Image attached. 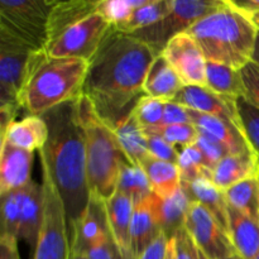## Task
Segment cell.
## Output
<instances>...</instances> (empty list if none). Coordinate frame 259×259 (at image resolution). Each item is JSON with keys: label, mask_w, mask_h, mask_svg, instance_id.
<instances>
[{"label": "cell", "mask_w": 259, "mask_h": 259, "mask_svg": "<svg viewBox=\"0 0 259 259\" xmlns=\"http://www.w3.org/2000/svg\"><path fill=\"white\" fill-rule=\"evenodd\" d=\"M224 4L225 0H172L171 10L163 19L131 35L148 45L159 56L169 40L189 32L199 20Z\"/></svg>", "instance_id": "7"}, {"label": "cell", "mask_w": 259, "mask_h": 259, "mask_svg": "<svg viewBox=\"0 0 259 259\" xmlns=\"http://www.w3.org/2000/svg\"><path fill=\"white\" fill-rule=\"evenodd\" d=\"M195 146L201 151L205 159V166L209 169L210 174H211L212 169L218 166V163H219L223 158H225V157L230 154V152L228 151V148L224 144H222L219 141L212 138L209 134L200 131Z\"/></svg>", "instance_id": "39"}, {"label": "cell", "mask_w": 259, "mask_h": 259, "mask_svg": "<svg viewBox=\"0 0 259 259\" xmlns=\"http://www.w3.org/2000/svg\"><path fill=\"white\" fill-rule=\"evenodd\" d=\"M186 33L199 45L207 62L242 70L253 61L257 28L247 15L230 7L228 0Z\"/></svg>", "instance_id": "4"}, {"label": "cell", "mask_w": 259, "mask_h": 259, "mask_svg": "<svg viewBox=\"0 0 259 259\" xmlns=\"http://www.w3.org/2000/svg\"><path fill=\"white\" fill-rule=\"evenodd\" d=\"M120 146L131 163L139 164L149 154L147 148V138L144 129L137 121L133 111L115 126Z\"/></svg>", "instance_id": "28"}, {"label": "cell", "mask_w": 259, "mask_h": 259, "mask_svg": "<svg viewBox=\"0 0 259 259\" xmlns=\"http://www.w3.org/2000/svg\"><path fill=\"white\" fill-rule=\"evenodd\" d=\"M147 138V148L151 156L156 158L162 159V161L171 162V163L177 164L179 162V148L172 146L171 143L162 138L158 134L151 133V132L144 131Z\"/></svg>", "instance_id": "40"}, {"label": "cell", "mask_w": 259, "mask_h": 259, "mask_svg": "<svg viewBox=\"0 0 259 259\" xmlns=\"http://www.w3.org/2000/svg\"><path fill=\"white\" fill-rule=\"evenodd\" d=\"M162 56L176 71L185 86L206 85L207 61L189 33H182L169 40Z\"/></svg>", "instance_id": "12"}, {"label": "cell", "mask_w": 259, "mask_h": 259, "mask_svg": "<svg viewBox=\"0 0 259 259\" xmlns=\"http://www.w3.org/2000/svg\"><path fill=\"white\" fill-rule=\"evenodd\" d=\"M166 101L144 95L139 99L133 109V115L143 129L156 128L162 125Z\"/></svg>", "instance_id": "37"}, {"label": "cell", "mask_w": 259, "mask_h": 259, "mask_svg": "<svg viewBox=\"0 0 259 259\" xmlns=\"http://www.w3.org/2000/svg\"><path fill=\"white\" fill-rule=\"evenodd\" d=\"M249 179H259V156L254 149L244 153L229 154L210 174L212 184L222 191Z\"/></svg>", "instance_id": "17"}, {"label": "cell", "mask_w": 259, "mask_h": 259, "mask_svg": "<svg viewBox=\"0 0 259 259\" xmlns=\"http://www.w3.org/2000/svg\"><path fill=\"white\" fill-rule=\"evenodd\" d=\"M89 259H114V240L110 234L100 238L86 250Z\"/></svg>", "instance_id": "44"}, {"label": "cell", "mask_w": 259, "mask_h": 259, "mask_svg": "<svg viewBox=\"0 0 259 259\" xmlns=\"http://www.w3.org/2000/svg\"><path fill=\"white\" fill-rule=\"evenodd\" d=\"M240 72L244 83V99L259 110V66L252 61Z\"/></svg>", "instance_id": "41"}, {"label": "cell", "mask_w": 259, "mask_h": 259, "mask_svg": "<svg viewBox=\"0 0 259 259\" xmlns=\"http://www.w3.org/2000/svg\"><path fill=\"white\" fill-rule=\"evenodd\" d=\"M156 195V194H154ZM192 202L181 189L167 199H161L156 195L157 214L162 233L168 240L174 239L175 235L185 228L187 212Z\"/></svg>", "instance_id": "27"}, {"label": "cell", "mask_w": 259, "mask_h": 259, "mask_svg": "<svg viewBox=\"0 0 259 259\" xmlns=\"http://www.w3.org/2000/svg\"><path fill=\"white\" fill-rule=\"evenodd\" d=\"M42 176L43 220L33 259H70V233L63 201L45 167Z\"/></svg>", "instance_id": "6"}, {"label": "cell", "mask_w": 259, "mask_h": 259, "mask_svg": "<svg viewBox=\"0 0 259 259\" xmlns=\"http://www.w3.org/2000/svg\"><path fill=\"white\" fill-rule=\"evenodd\" d=\"M105 210L114 244L123 252H133L131 235L134 212L133 200L124 192L116 190L113 196L105 200Z\"/></svg>", "instance_id": "20"}, {"label": "cell", "mask_w": 259, "mask_h": 259, "mask_svg": "<svg viewBox=\"0 0 259 259\" xmlns=\"http://www.w3.org/2000/svg\"><path fill=\"white\" fill-rule=\"evenodd\" d=\"M34 152L25 151L2 139L0 149V195L24 189L32 180Z\"/></svg>", "instance_id": "14"}, {"label": "cell", "mask_w": 259, "mask_h": 259, "mask_svg": "<svg viewBox=\"0 0 259 259\" xmlns=\"http://www.w3.org/2000/svg\"><path fill=\"white\" fill-rule=\"evenodd\" d=\"M139 167L148 177L152 192L161 199H167L181 189V174L177 164L148 154Z\"/></svg>", "instance_id": "26"}, {"label": "cell", "mask_w": 259, "mask_h": 259, "mask_svg": "<svg viewBox=\"0 0 259 259\" xmlns=\"http://www.w3.org/2000/svg\"><path fill=\"white\" fill-rule=\"evenodd\" d=\"M70 259H89L86 253L82 252H76V250H71V257Z\"/></svg>", "instance_id": "49"}, {"label": "cell", "mask_w": 259, "mask_h": 259, "mask_svg": "<svg viewBox=\"0 0 259 259\" xmlns=\"http://www.w3.org/2000/svg\"><path fill=\"white\" fill-rule=\"evenodd\" d=\"M189 111L190 116H191V123L200 132L209 134L212 138L224 144L230 154L253 151L252 146L248 142L247 137L240 126L223 120V119L215 118V116L191 110V109H189Z\"/></svg>", "instance_id": "19"}, {"label": "cell", "mask_w": 259, "mask_h": 259, "mask_svg": "<svg viewBox=\"0 0 259 259\" xmlns=\"http://www.w3.org/2000/svg\"><path fill=\"white\" fill-rule=\"evenodd\" d=\"M223 192L229 206L259 222V179L244 180Z\"/></svg>", "instance_id": "30"}, {"label": "cell", "mask_w": 259, "mask_h": 259, "mask_svg": "<svg viewBox=\"0 0 259 259\" xmlns=\"http://www.w3.org/2000/svg\"><path fill=\"white\" fill-rule=\"evenodd\" d=\"M176 71L162 55L157 56L144 81V94L163 101H172L184 88Z\"/></svg>", "instance_id": "25"}, {"label": "cell", "mask_w": 259, "mask_h": 259, "mask_svg": "<svg viewBox=\"0 0 259 259\" xmlns=\"http://www.w3.org/2000/svg\"><path fill=\"white\" fill-rule=\"evenodd\" d=\"M227 259H243V258L239 257V255H238V254H234V255H232V257H229V258H227Z\"/></svg>", "instance_id": "54"}, {"label": "cell", "mask_w": 259, "mask_h": 259, "mask_svg": "<svg viewBox=\"0 0 259 259\" xmlns=\"http://www.w3.org/2000/svg\"><path fill=\"white\" fill-rule=\"evenodd\" d=\"M199 259H209V258H207L206 255L201 252V250H199Z\"/></svg>", "instance_id": "53"}, {"label": "cell", "mask_w": 259, "mask_h": 259, "mask_svg": "<svg viewBox=\"0 0 259 259\" xmlns=\"http://www.w3.org/2000/svg\"><path fill=\"white\" fill-rule=\"evenodd\" d=\"M114 259H137L133 252H123L114 244Z\"/></svg>", "instance_id": "48"}, {"label": "cell", "mask_w": 259, "mask_h": 259, "mask_svg": "<svg viewBox=\"0 0 259 259\" xmlns=\"http://www.w3.org/2000/svg\"><path fill=\"white\" fill-rule=\"evenodd\" d=\"M70 232L71 250L82 253L100 238L110 234L105 201L91 195L88 209Z\"/></svg>", "instance_id": "15"}, {"label": "cell", "mask_w": 259, "mask_h": 259, "mask_svg": "<svg viewBox=\"0 0 259 259\" xmlns=\"http://www.w3.org/2000/svg\"><path fill=\"white\" fill-rule=\"evenodd\" d=\"M89 62L76 58H53L46 50L35 52L29 75L19 96V105L28 115L47 111L82 95Z\"/></svg>", "instance_id": "3"}, {"label": "cell", "mask_w": 259, "mask_h": 259, "mask_svg": "<svg viewBox=\"0 0 259 259\" xmlns=\"http://www.w3.org/2000/svg\"><path fill=\"white\" fill-rule=\"evenodd\" d=\"M177 166L181 174V182H190L201 177L210 179V171L205 166L204 156L195 144L179 148Z\"/></svg>", "instance_id": "33"}, {"label": "cell", "mask_w": 259, "mask_h": 259, "mask_svg": "<svg viewBox=\"0 0 259 259\" xmlns=\"http://www.w3.org/2000/svg\"><path fill=\"white\" fill-rule=\"evenodd\" d=\"M237 108L243 132L259 156V110L244 98L237 99Z\"/></svg>", "instance_id": "38"}, {"label": "cell", "mask_w": 259, "mask_h": 259, "mask_svg": "<svg viewBox=\"0 0 259 259\" xmlns=\"http://www.w3.org/2000/svg\"><path fill=\"white\" fill-rule=\"evenodd\" d=\"M42 118L48 126V141L39 151L40 164L60 192L70 232L86 211L91 196L78 99L47 111Z\"/></svg>", "instance_id": "2"}, {"label": "cell", "mask_w": 259, "mask_h": 259, "mask_svg": "<svg viewBox=\"0 0 259 259\" xmlns=\"http://www.w3.org/2000/svg\"><path fill=\"white\" fill-rule=\"evenodd\" d=\"M185 229L195 244L209 259H227L237 254L229 234L202 205L192 202L187 212Z\"/></svg>", "instance_id": "11"}, {"label": "cell", "mask_w": 259, "mask_h": 259, "mask_svg": "<svg viewBox=\"0 0 259 259\" xmlns=\"http://www.w3.org/2000/svg\"><path fill=\"white\" fill-rule=\"evenodd\" d=\"M167 124H192L189 109L175 101H166L162 125Z\"/></svg>", "instance_id": "43"}, {"label": "cell", "mask_w": 259, "mask_h": 259, "mask_svg": "<svg viewBox=\"0 0 259 259\" xmlns=\"http://www.w3.org/2000/svg\"><path fill=\"white\" fill-rule=\"evenodd\" d=\"M111 27L113 25L96 12L48 43L46 53L53 58H76L90 62Z\"/></svg>", "instance_id": "10"}, {"label": "cell", "mask_w": 259, "mask_h": 259, "mask_svg": "<svg viewBox=\"0 0 259 259\" xmlns=\"http://www.w3.org/2000/svg\"><path fill=\"white\" fill-rule=\"evenodd\" d=\"M253 61L259 66V32L257 35V42H255V50H254V55H253Z\"/></svg>", "instance_id": "50"}, {"label": "cell", "mask_w": 259, "mask_h": 259, "mask_svg": "<svg viewBox=\"0 0 259 259\" xmlns=\"http://www.w3.org/2000/svg\"><path fill=\"white\" fill-rule=\"evenodd\" d=\"M98 0H67L57 2L56 0L48 15L47 37L48 42L62 34L68 28L82 22L91 14L96 13Z\"/></svg>", "instance_id": "21"}, {"label": "cell", "mask_w": 259, "mask_h": 259, "mask_svg": "<svg viewBox=\"0 0 259 259\" xmlns=\"http://www.w3.org/2000/svg\"><path fill=\"white\" fill-rule=\"evenodd\" d=\"M147 2L148 0H98L96 12L103 15L113 27H119Z\"/></svg>", "instance_id": "34"}, {"label": "cell", "mask_w": 259, "mask_h": 259, "mask_svg": "<svg viewBox=\"0 0 259 259\" xmlns=\"http://www.w3.org/2000/svg\"><path fill=\"white\" fill-rule=\"evenodd\" d=\"M35 50L0 29V108H17Z\"/></svg>", "instance_id": "9"}, {"label": "cell", "mask_w": 259, "mask_h": 259, "mask_svg": "<svg viewBox=\"0 0 259 259\" xmlns=\"http://www.w3.org/2000/svg\"><path fill=\"white\" fill-rule=\"evenodd\" d=\"M55 2L0 0V29L35 50H46L48 15Z\"/></svg>", "instance_id": "8"}, {"label": "cell", "mask_w": 259, "mask_h": 259, "mask_svg": "<svg viewBox=\"0 0 259 259\" xmlns=\"http://www.w3.org/2000/svg\"><path fill=\"white\" fill-rule=\"evenodd\" d=\"M206 86L214 93L232 99L244 98V83L240 70L220 65L206 63Z\"/></svg>", "instance_id": "29"}, {"label": "cell", "mask_w": 259, "mask_h": 259, "mask_svg": "<svg viewBox=\"0 0 259 259\" xmlns=\"http://www.w3.org/2000/svg\"><path fill=\"white\" fill-rule=\"evenodd\" d=\"M144 131L158 134L177 148L192 146L196 143L199 137V129L194 124H167V125H159Z\"/></svg>", "instance_id": "36"}, {"label": "cell", "mask_w": 259, "mask_h": 259, "mask_svg": "<svg viewBox=\"0 0 259 259\" xmlns=\"http://www.w3.org/2000/svg\"><path fill=\"white\" fill-rule=\"evenodd\" d=\"M254 259H259V254H258V255H257V257H255Z\"/></svg>", "instance_id": "55"}, {"label": "cell", "mask_w": 259, "mask_h": 259, "mask_svg": "<svg viewBox=\"0 0 259 259\" xmlns=\"http://www.w3.org/2000/svg\"><path fill=\"white\" fill-rule=\"evenodd\" d=\"M175 259H199V248L186 229H181L174 239Z\"/></svg>", "instance_id": "42"}, {"label": "cell", "mask_w": 259, "mask_h": 259, "mask_svg": "<svg viewBox=\"0 0 259 259\" xmlns=\"http://www.w3.org/2000/svg\"><path fill=\"white\" fill-rule=\"evenodd\" d=\"M172 101L187 109L215 116L242 128L237 108V99L214 93L206 86H184Z\"/></svg>", "instance_id": "13"}, {"label": "cell", "mask_w": 259, "mask_h": 259, "mask_svg": "<svg viewBox=\"0 0 259 259\" xmlns=\"http://www.w3.org/2000/svg\"><path fill=\"white\" fill-rule=\"evenodd\" d=\"M116 190L128 195L134 204L151 196L152 192L148 177L142 167L133 163L124 164L119 175Z\"/></svg>", "instance_id": "32"}, {"label": "cell", "mask_w": 259, "mask_h": 259, "mask_svg": "<svg viewBox=\"0 0 259 259\" xmlns=\"http://www.w3.org/2000/svg\"><path fill=\"white\" fill-rule=\"evenodd\" d=\"M166 259H175L174 243H172V240H169V243H168V250H167V258Z\"/></svg>", "instance_id": "51"}, {"label": "cell", "mask_w": 259, "mask_h": 259, "mask_svg": "<svg viewBox=\"0 0 259 259\" xmlns=\"http://www.w3.org/2000/svg\"><path fill=\"white\" fill-rule=\"evenodd\" d=\"M43 220V186L30 181L22 189L18 240H23L34 250Z\"/></svg>", "instance_id": "16"}, {"label": "cell", "mask_w": 259, "mask_h": 259, "mask_svg": "<svg viewBox=\"0 0 259 259\" xmlns=\"http://www.w3.org/2000/svg\"><path fill=\"white\" fill-rule=\"evenodd\" d=\"M157 55L142 40L111 27L89 62L82 94L115 128L144 96V81Z\"/></svg>", "instance_id": "1"}, {"label": "cell", "mask_w": 259, "mask_h": 259, "mask_svg": "<svg viewBox=\"0 0 259 259\" xmlns=\"http://www.w3.org/2000/svg\"><path fill=\"white\" fill-rule=\"evenodd\" d=\"M2 197V235L18 239L22 189L0 195Z\"/></svg>", "instance_id": "35"}, {"label": "cell", "mask_w": 259, "mask_h": 259, "mask_svg": "<svg viewBox=\"0 0 259 259\" xmlns=\"http://www.w3.org/2000/svg\"><path fill=\"white\" fill-rule=\"evenodd\" d=\"M171 8L172 0H148L143 7L138 8L124 24L114 28L124 34H133L163 19Z\"/></svg>", "instance_id": "31"}, {"label": "cell", "mask_w": 259, "mask_h": 259, "mask_svg": "<svg viewBox=\"0 0 259 259\" xmlns=\"http://www.w3.org/2000/svg\"><path fill=\"white\" fill-rule=\"evenodd\" d=\"M181 187L191 202L202 205L228 232V202L224 192L207 177L181 182Z\"/></svg>", "instance_id": "24"}, {"label": "cell", "mask_w": 259, "mask_h": 259, "mask_svg": "<svg viewBox=\"0 0 259 259\" xmlns=\"http://www.w3.org/2000/svg\"><path fill=\"white\" fill-rule=\"evenodd\" d=\"M228 234L235 253L243 259L259 254V222L228 205Z\"/></svg>", "instance_id": "22"}, {"label": "cell", "mask_w": 259, "mask_h": 259, "mask_svg": "<svg viewBox=\"0 0 259 259\" xmlns=\"http://www.w3.org/2000/svg\"><path fill=\"white\" fill-rule=\"evenodd\" d=\"M0 259H20L18 239L2 235L0 238Z\"/></svg>", "instance_id": "46"}, {"label": "cell", "mask_w": 259, "mask_h": 259, "mask_svg": "<svg viewBox=\"0 0 259 259\" xmlns=\"http://www.w3.org/2000/svg\"><path fill=\"white\" fill-rule=\"evenodd\" d=\"M168 243L169 240L162 233L156 240H153L146 248V250L139 255L138 259H166L167 250H168Z\"/></svg>", "instance_id": "45"}, {"label": "cell", "mask_w": 259, "mask_h": 259, "mask_svg": "<svg viewBox=\"0 0 259 259\" xmlns=\"http://www.w3.org/2000/svg\"><path fill=\"white\" fill-rule=\"evenodd\" d=\"M249 19L252 20V23L254 24V27L257 28V30L259 32V13H257V14L252 15V17H249Z\"/></svg>", "instance_id": "52"}, {"label": "cell", "mask_w": 259, "mask_h": 259, "mask_svg": "<svg viewBox=\"0 0 259 259\" xmlns=\"http://www.w3.org/2000/svg\"><path fill=\"white\" fill-rule=\"evenodd\" d=\"M78 118L85 138L90 192L105 201L115 194L121 168L131 161L121 148L115 128L83 94L78 98Z\"/></svg>", "instance_id": "5"}, {"label": "cell", "mask_w": 259, "mask_h": 259, "mask_svg": "<svg viewBox=\"0 0 259 259\" xmlns=\"http://www.w3.org/2000/svg\"><path fill=\"white\" fill-rule=\"evenodd\" d=\"M229 5L248 18L259 13V0H228Z\"/></svg>", "instance_id": "47"}, {"label": "cell", "mask_w": 259, "mask_h": 259, "mask_svg": "<svg viewBox=\"0 0 259 259\" xmlns=\"http://www.w3.org/2000/svg\"><path fill=\"white\" fill-rule=\"evenodd\" d=\"M161 234L162 228L157 214L156 195L152 194L147 199L134 204L131 235L132 248L137 259Z\"/></svg>", "instance_id": "18"}, {"label": "cell", "mask_w": 259, "mask_h": 259, "mask_svg": "<svg viewBox=\"0 0 259 259\" xmlns=\"http://www.w3.org/2000/svg\"><path fill=\"white\" fill-rule=\"evenodd\" d=\"M2 139L25 151L39 152L48 141V126L42 116L27 115L8 125Z\"/></svg>", "instance_id": "23"}]
</instances>
